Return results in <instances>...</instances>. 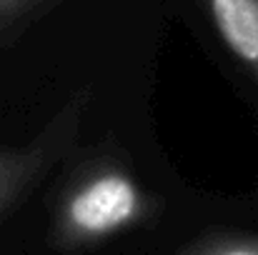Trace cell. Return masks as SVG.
Segmentation results:
<instances>
[{
	"mask_svg": "<svg viewBox=\"0 0 258 255\" xmlns=\"http://www.w3.org/2000/svg\"><path fill=\"white\" fill-rule=\"evenodd\" d=\"M153 198L118 160H95L68 183L55 208L53 235L60 248H86L141 225Z\"/></svg>",
	"mask_w": 258,
	"mask_h": 255,
	"instance_id": "1",
	"label": "cell"
},
{
	"mask_svg": "<svg viewBox=\"0 0 258 255\" xmlns=\"http://www.w3.org/2000/svg\"><path fill=\"white\" fill-rule=\"evenodd\" d=\"M78 108L81 100H76L68 110H63L50 123V128L40 138H35L28 148L0 150V215L71 145L78 128Z\"/></svg>",
	"mask_w": 258,
	"mask_h": 255,
	"instance_id": "2",
	"label": "cell"
},
{
	"mask_svg": "<svg viewBox=\"0 0 258 255\" xmlns=\"http://www.w3.org/2000/svg\"><path fill=\"white\" fill-rule=\"evenodd\" d=\"M211 33L258 85V0H196Z\"/></svg>",
	"mask_w": 258,
	"mask_h": 255,
	"instance_id": "3",
	"label": "cell"
},
{
	"mask_svg": "<svg viewBox=\"0 0 258 255\" xmlns=\"http://www.w3.org/2000/svg\"><path fill=\"white\" fill-rule=\"evenodd\" d=\"M178 255H258V233H211L183 248Z\"/></svg>",
	"mask_w": 258,
	"mask_h": 255,
	"instance_id": "4",
	"label": "cell"
},
{
	"mask_svg": "<svg viewBox=\"0 0 258 255\" xmlns=\"http://www.w3.org/2000/svg\"><path fill=\"white\" fill-rule=\"evenodd\" d=\"M38 3H43V0H0V28H3L8 20H15V18L25 15V13L33 10Z\"/></svg>",
	"mask_w": 258,
	"mask_h": 255,
	"instance_id": "5",
	"label": "cell"
}]
</instances>
